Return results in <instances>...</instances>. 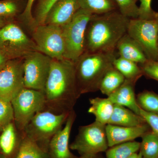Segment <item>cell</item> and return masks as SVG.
Instances as JSON below:
<instances>
[{
    "mask_svg": "<svg viewBox=\"0 0 158 158\" xmlns=\"http://www.w3.org/2000/svg\"><path fill=\"white\" fill-rule=\"evenodd\" d=\"M43 110L56 114L69 113L81 95L76 76L74 62L66 59H52L43 91Z\"/></svg>",
    "mask_w": 158,
    "mask_h": 158,
    "instance_id": "obj_1",
    "label": "cell"
},
{
    "mask_svg": "<svg viewBox=\"0 0 158 158\" xmlns=\"http://www.w3.org/2000/svg\"><path fill=\"white\" fill-rule=\"evenodd\" d=\"M130 19L118 10L92 15L86 31L85 52H115L118 41L127 33Z\"/></svg>",
    "mask_w": 158,
    "mask_h": 158,
    "instance_id": "obj_2",
    "label": "cell"
},
{
    "mask_svg": "<svg viewBox=\"0 0 158 158\" xmlns=\"http://www.w3.org/2000/svg\"><path fill=\"white\" fill-rule=\"evenodd\" d=\"M114 52H85L74 62L76 76L81 94L99 90L102 80L113 67Z\"/></svg>",
    "mask_w": 158,
    "mask_h": 158,
    "instance_id": "obj_3",
    "label": "cell"
},
{
    "mask_svg": "<svg viewBox=\"0 0 158 158\" xmlns=\"http://www.w3.org/2000/svg\"><path fill=\"white\" fill-rule=\"evenodd\" d=\"M69 113L56 114L46 110L40 111L27 125L23 135L48 152L50 141L62 129Z\"/></svg>",
    "mask_w": 158,
    "mask_h": 158,
    "instance_id": "obj_4",
    "label": "cell"
},
{
    "mask_svg": "<svg viewBox=\"0 0 158 158\" xmlns=\"http://www.w3.org/2000/svg\"><path fill=\"white\" fill-rule=\"evenodd\" d=\"M92 15L80 9L70 22L62 27L65 41L64 59L75 62L85 52L86 31Z\"/></svg>",
    "mask_w": 158,
    "mask_h": 158,
    "instance_id": "obj_5",
    "label": "cell"
},
{
    "mask_svg": "<svg viewBox=\"0 0 158 158\" xmlns=\"http://www.w3.org/2000/svg\"><path fill=\"white\" fill-rule=\"evenodd\" d=\"M38 51L34 40L13 21L0 29V52L9 60L23 59Z\"/></svg>",
    "mask_w": 158,
    "mask_h": 158,
    "instance_id": "obj_6",
    "label": "cell"
},
{
    "mask_svg": "<svg viewBox=\"0 0 158 158\" xmlns=\"http://www.w3.org/2000/svg\"><path fill=\"white\" fill-rule=\"evenodd\" d=\"M15 127L23 135L27 125L45 106L43 92L24 88L11 101Z\"/></svg>",
    "mask_w": 158,
    "mask_h": 158,
    "instance_id": "obj_7",
    "label": "cell"
},
{
    "mask_svg": "<svg viewBox=\"0 0 158 158\" xmlns=\"http://www.w3.org/2000/svg\"><path fill=\"white\" fill-rule=\"evenodd\" d=\"M106 125L96 121L80 127L78 134L69 148L76 151L81 156H95L107 149Z\"/></svg>",
    "mask_w": 158,
    "mask_h": 158,
    "instance_id": "obj_8",
    "label": "cell"
},
{
    "mask_svg": "<svg viewBox=\"0 0 158 158\" xmlns=\"http://www.w3.org/2000/svg\"><path fill=\"white\" fill-rule=\"evenodd\" d=\"M127 34L138 43L148 60L158 61V22L130 19Z\"/></svg>",
    "mask_w": 158,
    "mask_h": 158,
    "instance_id": "obj_9",
    "label": "cell"
},
{
    "mask_svg": "<svg viewBox=\"0 0 158 158\" xmlns=\"http://www.w3.org/2000/svg\"><path fill=\"white\" fill-rule=\"evenodd\" d=\"M33 40L39 52L52 59H64L65 45L62 27L39 25L33 30Z\"/></svg>",
    "mask_w": 158,
    "mask_h": 158,
    "instance_id": "obj_10",
    "label": "cell"
},
{
    "mask_svg": "<svg viewBox=\"0 0 158 158\" xmlns=\"http://www.w3.org/2000/svg\"><path fill=\"white\" fill-rule=\"evenodd\" d=\"M52 60L39 51L30 53L23 59L25 88L43 92Z\"/></svg>",
    "mask_w": 158,
    "mask_h": 158,
    "instance_id": "obj_11",
    "label": "cell"
},
{
    "mask_svg": "<svg viewBox=\"0 0 158 158\" xmlns=\"http://www.w3.org/2000/svg\"><path fill=\"white\" fill-rule=\"evenodd\" d=\"M24 88L23 59L9 60L0 71V99L11 102Z\"/></svg>",
    "mask_w": 158,
    "mask_h": 158,
    "instance_id": "obj_12",
    "label": "cell"
},
{
    "mask_svg": "<svg viewBox=\"0 0 158 158\" xmlns=\"http://www.w3.org/2000/svg\"><path fill=\"white\" fill-rule=\"evenodd\" d=\"M76 117V113L72 110L69 115L64 127L51 139L48 151L50 158H76L70 152L69 145L71 131Z\"/></svg>",
    "mask_w": 158,
    "mask_h": 158,
    "instance_id": "obj_13",
    "label": "cell"
},
{
    "mask_svg": "<svg viewBox=\"0 0 158 158\" xmlns=\"http://www.w3.org/2000/svg\"><path fill=\"white\" fill-rule=\"evenodd\" d=\"M80 9L79 0H59L50 9L44 24L63 27Z\"/></svg>",
    "mask_w": 158,
    "mask_h": 158,
    "instance_id": "obj_14",
    "label": "cell"
},
{
    "mask_svg": "<svg viewBox=\"0 0 158 158\" xmlns=\"http://www.w3.org/2000/svg\"><path fill=\"white\" fill-rule=\"evenodd\" d=\"M148 126L144 124L135 127L119 126L108 124L106 130L108 146L112 147L117 144L132 141L142 137L147 132Z\"/></svg>",
    "mask_w": 158,
    "mask_h": 158,
    "instance_id": "obj_15",
    "label": "cell"
},
{
    "mask_svg": "<svg viewBox=\"0 0 158 158\" xmlns=\"http://www.w3.org/2000/svg\"><path fill=\"white\" fill-rule=\"evenodd\" d=\"M135 81L126 79L122 85L108 97L114 105L123 106L140 116V110L136 100L135 87Z\"/></svg>",
    "mask_w": 158,
    "mask_h": 158,
    "instance_id": "obj_16",
    "label": "cell"
},
{
    "mask_svg": "<svg viewBox=\"0 0 158 158\" xmlns=\"http://www.w3.org/2000/svg\"><path fill=\"white\" fill-rule=\"evenodd\" d=\"M116 49L118 50L119 57L137 64L141 65L148 60L141 47L127 33L118 41Z\"/></svg>",
    "mask_w": 158,
    "mask_h": 158,
    "instance_id": "obj_17",
    "label": "cell"
},
{
    "mask_svg": "<svg viewBox=\"0 0 158 158\" xmlns=\"http://www.w3.org/2000/svg\"><path fill=\"white\" fill-rule=\"evenodd\" d=\"M145 123L144 118L131 110L123 106L114 105L113 114L108 124L135 127L144 124Z\"/></svg>",
    "mask_w": 158,
    "mask_h": 158,
    "instance_id": "obj_18",
    "label": "cell"
},
{
    "mask_svg": "<svg viewBox=\"0 0 158 158\" xmlns=\"http://www.w3.org/2000/svg\"><path fill=\"white\" fill-rule=\"evenodd\" d=\"M88 112L95 117V121L106 125L113 114L114 104L108 98H95L90 99Z\"/></svg>",
    "mask_w": 158,
    "mask_h": 158,
    "instance_id": "obj_19",
    "label": "cell"
},
{
    "mask_svg": "<svg viewBox=\"0 0 158 158\" xmlns=\"http://www.w3.org/2000/svg\"><path fill=\"white\" fill-rule=\"evenodd\" d=\"M20 143H18L17 133L13 122L3 127L0 135V150L6 158L13 154L17 144Z\"/></svg>",
    "mask_w": 158,
    "mask_h": 158,
    "instance_id": "obj_20",
    "label": "cell"
},
{
    "mask_svg": "<svg viewBox=\"0 0 158 158\" xmlns=\"http://www.w3.org/2000/svg\"><path fill=\"white\" fill-rule=\"evenodd\" d=\"M15 158H50L48 152L34 141L23 135Z\"/></svg>",
    "mask_w": 158,
    "mask_h": 158,
    "instance_id": "obj_21",
    "label": "cell"
},
{
    "mask_svg": "<svg viewBox=\"0 0 158 158\" xmlns=\"http://www.w3.org/2000/svg\"><path fill=\"white\" fill-rule=\"evenodd\" d=\"M125 80L124 77L113 66L105 75L101 83L99 90L108 97L118 89Z\"/></svg>",
    "mask_w": 158,
    "mask_h": 158,
    "instance_id": "obj_22",
    "label": "cell"
},
{
    "mask_svg": "<svg viewBox=\"0 0 158 158\" xmlns=\"http://www.w3.org/2000/svg\"><path fill=\"white\" fill-rule=\"evenodd\" d=\"M80 8L92 14H102L118 10L114 0H79Z\"/></svg>",
    "mask_w": 158,
    "mask_h": 158,
    "instance_id": "obj_23",
    "label": "cell"
},
{
    "mask_svg": "<svg viewBox=\"0 0 158 158\" xmlns=\"http://www.w3.org/2000/svg\"><path fill=\"white\" fill-rule=\"evenodd\" d=\"M113 66L124 77L126 80L137 82L143 74L141 67L135 62L121 58H116Z\"/></svg>",
    "mask_w": 158,
    "mask_h": 158,
    "instance_id": "obj_24",
    "label": "cell"
},
{
    "mask_svg": "<svg viewBox=\"0 0 158 158\" xmlns=\"http://www.w3.org/2000/svg\"><path fill=\"white\" fill-rule=\"evenodd\" d=\"M27 0H1L0 17L14 19L25 9Z\"/></svg>",
    "mask_w": 158,
    "mask_h": 158,
    "instance_id": "obj_25",
    "label": "cell"
},
{
    "mask_svg": "<svg viewBox=\"0 0 158 158\" xmlns=\"http://www.w3.org/2000/svg\"><path fill=\"white\" fill-rule=\"evenodd\" d=\"M141 143L131 141L113 146L107 151L106 158H127L140 148Z\"/></svg>",
    "mask_w": 158,
    "mask_h": 158,
    "instance_id": "obj_26",
    "label": "cell"
},
{
    "mask_svg": "<svg viewBox=\"0 0 158 158\" xmlns=\"http://www.w3.org/2000/svg\"><path fill=\"white\" fill-rule=\"evenodd\" d=\"M140 145L142 158H158V136L153 132L142 136Z\"/></svg>",
    "mask_w": 158,
    "mask_h": 158,
    "instance_id": "obj_27",
    "label": "cell"
},
{
    "mask_svg": "<svg viewBox=\"0 0 158 158\" xmlns=\"http://www.w3.org/2000/svg\"><path fill=\"white\" fill-rule=\"evenodd\" d=\"M142 110L158 115V94L151 91H144L139 94L137 100Z\"/></svg>",
    "mask_w": 158,
    "mask_h": 158,
    "instance_id": "obj_28",
    "label": "cell"
},
{
    "mask_svg": "<svg viewBox=\"0 0 158 158\" xmlns=\"http://www.w3.org/2000/svg\"><path fill=\"white\" fill-rule=\"evenodd\" d=\"M118 6L120 13L129 19L138 18L139 7L137 6L138 0H114Z\"/></svg>",
    "mask_w": 158,
    "mask_h": 158,
    "instance_id": "obj_29",
    "label": "cell"
},
{
    "mask_svg": "<svg viewBox=\"0 0 158 158\" xmlns=\"http://www.w3.org/2000/svg\"><path fill=\"white\" fill-rule=\"evenodd\" d=\"M58 1L59 0H39L34 17L36 26L44 24L49 11Z\"/></svg>",
    "mask_w": 158,
    "mask_h": 158,
    "instance_id": "obj_30",
    "label": "cell"
},
{
    "mask_svg": "<svg viewBox=\"0 0 158 158\" xmlns=\"http://www.w3.org/2000/svg\"><path fill=\"white\" fill-rule=\"evenodd\" d=\"M14 113L11 102L0 99V128L14 121Z\"/></svg>",
    "mask_w": 158,
    "mask_h": 158,
    "instance_id": "obj_31",
    "label": "cell"
},
{
    "mask_svg": "<svg viewBox=\"0 0 158 158\" xmlns=\"http://www.w3.org/2000/svg\"><path fill=\"white\" fill-rule=\"evenodd\" d=\"M140 5L139 7L138 18L142 19H154L155 11L151 8L152 0H139Z\"/></svg>",
    "mask_w": 158,
    "mask_h": 158,
    "instance_id": "obj_32",
    "label": "cell"
},
{
    "mask_svg": "<svg viewBox=\"0 0 158 158\" xmlns=\"http://www.w3.org/2000/svg\"><path fill=\"white\" fill-rule=\"evenodd\" d=\"M36 1V0H27L25 9L23 13L19 16L20 19L31 27L32 30L36 26L34 16L32 14L33 5Z\"/></svg>",
    "mask_w": 158,
    "mask_h": 158,
    "instance_id": "obj_33",
    "label": "cell"
},
{
    "mask_svg": "<svg viewBox=\"0 0 158 158\" xmlns=\"http://www.w3.org/2000/svg\"><path fill=\"white\" fill-rule=\"evenodd\" d=\"M141 68L143 74L158 81V61L148 60L141 64Z\"/></svg>",
    "mask_w": 158,
    "mask_h": 158,
    "instance_id": "obj_34",
    "label": "cell"
},
{
    "mask_svg": "<svg viewBox=\"0 0 158 158\" xmlns=\"http://www.w3.org/2000/svg\"><path fill=\"white\" fill-rule=\"evenodd\" d=\"M140 116L151 127L152 132L158 136V115L146 112L141 108Z\"/></svg>",
    "mask_w": 158,
    "mask_h": 158,
    "instance_id": "obj_35",
    "label": "cell"
},
{
    "mask_svg": "<svg viewBox=\"0 0 158 158\" xmlns=\"http://www.w3.org/2000/svg\"><path fill=\"white\" fill-rule=\"evenodd\" d=\"M14 19L0 17V29L6 25L7 24L14 20Z\"/></svg>",
    "mask_w": 158,
    "mask_h": 158,
    "instance_id": "obj_36",
    "label": "cell"
},
{
    "mask_svg": "<svg viewBox=\"0 0 158 158\" xmlns=\"http://www.w3.org/2000/svg\"><path fill=\"white\" fill-rule=\"evenodd\" d=\"M9 60V59L0 52V71L2 69Z\"/></svg>",
    "mask_w": 158,
    "mask_h": 158,
    "instance_id": "obj_37",
    "label": "cell"
},
{
    "mask_svg": "<svg viewBox=\"0 0 158 158\" xmlns=\"http://www.w3.org/2000/svg\"><path fill=\"white\" fill-rule=\"evenodd\" d=\"M127 158H142V156L141 152H140L138 153L135 152V153H133Z\"/></svg>",
    "mask_w": 158,
    "mask_h": 158,
    "instance_id": "obj_38",
    "label": "cell"
},
{
    "mask_svg": "<svg viewBox=\"0 0 158 158\" xmlns=\"http://www.w3.org/2000/svg\"><path fill=\"white\" fill-rule=\"evenodd\" d=\"M154 19L156 20L158 22V12H155V14Z\"/></svg>",
    "mask_w": 158,
    "mask_h": 158,
    "instance_id": "obj_39",
    "label": "cell"
},
{
    "mask_svg": "<svg viewBox=\"0 0 158 158\" xmlns=\"http://www.w3.org/2000/svg\"><path fill=\"white\" fill-rule=\"evenodd\" d=\"M94 156H81L79 158H94Z\"/></svg>",
    "mask_w": 158,
    "mask_h": 158,
    "instance_id": "obj_40",
    "label": "cell"
},
{
    "mask_svg": "<svg viewBox=\"0 0 158 158\" xmlns=\"http://www.w3.org/2000/svg\"><path fill=\"white\" fill-rule=\"evenodd\" d=\"M0 158H7L5 155L3 154L2 153H0Z\"/></svg>",
    "mask_w": 158,
    "mask_h": 158,
    "instance_id": "obj_41",
    "label": "cell"
},
{
    "mask_svg": "<svg viewBox=\"0 0 158 158\" xmlns=\"http://www.w3.org/2000/svg\"><path fill=\"white\" fill-rule=\"evenodd\" d=\"M2 130V129L1 128H0V130Z\"/></svg>",
    "mask_w": 158,
    "mask_h": 158,
    "instance_id": "obj_42",
    "label": "cell"
},
{
    "mask_svg": "<svg viewBox=\"0 0 158 158\" xmlns=\"http://www.w3.org/2000/svg\"></svg>",
    "mask_w": 158,
    "mask_h": 158,
    "instance_id": "obj_43",
    "label": "cell"
},
{
    "mask_svg": "<svg viewBox=\"0 0 158 158\" xmlns=\"http://www.w3.org/2000/svg\"><path fill=\"white\" fill-rule=\"evenodd\" d=\"M0 1H1V0H0Z\"/></svg>",
    "mask_w": 158,
    "mask_h": 158,
    "instance_id": "obj_44",
    "label": "cell"
}]
</instances>
